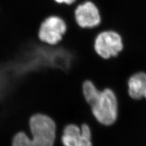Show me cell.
<instances>
[{"label":"cell","mask_w":146,"mask_h":146,"mask_svg":"<svg viewBox=\"0 0 146 146\" xmlns=\"http://www.w3.org/2000/svg\"><path fill=\"white\" fill-rule=\"evenodd\" d=\"M31 138L23 131L17 133L12 139V146H54L57 137V125L47 115L36 113L29 122Z\"/></svg>","instance_id":"1"},{"label":"cell","mask_w":146,"mask_h":146,"mask_svg":"<svg viewBox=\"0 0 146 146\" xmlns=\"http://www.w3.org/2000/svg\"><path fill=\"white\" fill-rule=\"evenodd\" d=\"M91 108L94 117L99 124L110 126L116 122L118 116V101L115 93L111 89L102 91L96 102Z\"/></svg>","instance_id":"2"},{"label":"cell","mask_w":146,"mask_h":146,"mask_svg":"<svg viewBox=\"0 0 146 146\" xmlns=\"http://www.w3.org/2000/svg\"><path fill=\"white\" fill-rule=\"evenodd\" d=\"M96 52L104 59L117 57L124 48L121 36L113 31H105L99 33L94 41Z\"/></svg>","instance_id":"3"},{"label":"cell","mask_w":146,"mask_h":146,"mask_svg":"<svg viewBox=\"0 0 146 146\" xmlns=\"http://www.w3.org/2000/svg\"><path fill=\"white\" fill-rule=\"evenodd\" d=\"M66 30V23L62 18L57 15L49 16L40 25L38 38L44 43L56 45L62 40Z\"/></svg>","instance_id":"4"},{"label":"cell","mask_w":146,"mask_h":146,"mask_svg":"<svg viewBox=\"0 0 146 146\" xmlns=\"http://www.w3.org/2000/svg\"><path fill=\"white\" fill-rule=\"evenodd\" d=\"M74 18L77 25L82 29L95 28L102 21L99 10L91 1L79 4L74 11Z\"/></svg>","instance_id":"5"},{"label":"cell","mask_w":146,"mask_h":146,"mask_svg":"<svg viewBox=\"0 0 146 146\" xmlns=\"http://www.w3.org/2000/svg\"><path fill=\"white\" fill-rule=\"evenodd\" d=\"M128 94L133 100H138L144 98L146 92V73L135 72L127 81Z\"/></svg>","instance_id":"6"},{"label":"cell","mask_w":146,"mask_h":146,"mask_svg":"<svg viewBox=\"0 0 146 146\" xmlns=\"http://www.w3.org/2000/svg\"><path fill=\"white\" fill-rule=\"evenodd\" d=\"M81 134L80 127L74 124L64 127L61 135V142L63 146H78Z\"/></svg>","instance_id":"7"},{"label":"cell","mask_w":146,"mask_h":146,"mask_svg":"<svg viewBox=\"0 0 146 146\" xmlns=\"http://www.w3.org/2000/svg\"><path fill=\"white\" fill-rule=\"evenodd\" d=\"M82 91L86 102L91 107L96 102L101 92L90 80H85L84 82Z\"/></svg>","instance_id":"8"},{"label":"cell","mask_w":146,"mask_h":146,"mask_svg":"<svg viewBox=\"0 0 146 146\" xmlns=\"http://www.w3.org/2000/svg\"><path fill=\"white\" fill-rule=\"evenodd\" d=\"M81 134L79 140L78 146H93L91 139H92V130L91 127L87 124H84L80 125Z\"/></svg>","instance_id":"9"},{"label":"cell","mask_w":146,"mask_h":146,"mask_svg":"<svg viewBox=\"0 0 146 146\" xmlns=\"http://www.w3.org/2000/svg\"><path fill=\"white\" fill-rule=\"evenodd\" d=\"M54 1L57 3H60V4L65 3L66 4H68V5H69V4L74 3L76 0H54Z\"/></svg>","instance_id":"10"},{"label":"cell","mask_w":146,"mask_h":146,"mask_svg":"<svg viewBox=\"0 0 146 146\" xmlns=\"http://www.w3.org/2000/svg\"><path fill=\"white\" fill-rule=\"evenodd\" d=\"M144 98H146V92H145V96H144Z\"/></svg>","instance_id":"11"}]
</instances>
